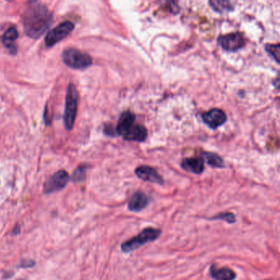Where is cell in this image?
I'll use <instances>...</instances> for the list:
<instances>
[{"instance_id": "cell-9", "label": "cell", "mask_w": 280, "mask_h": 280, "mask_svg": "<svg viewBox=\"0 0 280 280\" xmlns=\"http://www.w3.org/2000/svg\"><path fill=\"white\" fill-rule=\"evenodd\" d=\"M202 120L207 126L216 129L227 121V115L224 111L219 109H212L202 113Z\"/></svg>"}, {"instance_id": "cell-12", "label": "cell", "mask_w": 280, "mask_h": 280, "mask_svg": "<svg viewBox=\"0 0 280 280\" xmlns=\"http://www.w3.org/2000/svg\"><path fill=\"white\" fill-rule=\"evenodd\" d=\"M181 166L186 171L190 172L192 174H201L204 171V159L203 158H196V157L186 158L182 161Z\"/></svg>"}, {"instance_id": "cell-15", "label": "cell", "mask_w": 280, "mask_h": 280, "mask_svg": "<svg viewBox=\"0 0 280 280\" xmlns=\"http://www.w3.org/2000/svg\"><path fill=\"white\" fill-rule=\"evenodd\" d=\"M147 136V129L145 127L142 126V125L136 124L133 130L131 131V133L127 136L125 140L141 142V141H144L146 139Z\"/></svg>"}, {"instance_id": "cell-5", "label": "cell", "mask_w": 280, "mask_h": 280, "mask_svg": "<svg viewBox=\"0 0 280 280\" xmlns=\"http://www.w3.org/2000/svg\"><path fill=\"white\" fill-rule=\"evenodd\" d=\"M74 24L70 21L62 22L61 24L57 26L55 28L49 31L45 39L46 47H52L58 42H61L64 38L73 31Z\"/></svg>"}, {"instance_id": "cell-19", "label": "cell", "mask_w": 280, "mask_h": 280, "mask_svg": "<svg viewBox=\"0 0 280 280\" xmlns=\"http://www.w3.org/2000/svg\"><path fill=\"white\" fill-rule=\"evenodd\" d=\"M279 45H266L265 50L271 55L272 58L275 60L276 63H279Z\"/></svg>"}, {"instance_id": "cell-10", "label": "cell", "mask_w": 280, "mask_h": 280, "mask_svg": "<svg viewBox=\"0 0 280 280\" xmlns=\"http://www.w3.org/2000/svg\"><path fill=\"white\" fill-rule=\"evenodd\" d=\"M135 174L137 178L141 180L149 182V183H157L162 185L165 183L163 178L158 174L154 168L147 166V165H141L135 170Z\"/></svg>"}, {"instance_id": "cell-21", "label": "cell", "mask_w": 280, "mask_h": 280, "mask_svg": "<svg viewBox=\"0 0 280 280\" xmlns=\"http://www.w3.org/2000/svg\"><path fill=\"white\" fill-rule=\"evenodd\" d=\"M265 280H271V279H265Z\"/></svg>"}, {"instance_id": "cell-7", "label": "cell", "mask_w": 280, "mask_h": 280, "mask_svg": "<svg viewBox=\"0 0 280 280\" xmlns=\"http://www.w3.org/2000/svg\"><path fill=\"white\" fill-rule=\"evenodd\" d=\"M69 181V175L64 170H60L53 174L44 186L45 193L50 194L65 187Z\"/></svg>"}, {"instance_id": "cell-4", "label": "cell", "mask_w": 280, "mask_h": 280, "mask_svg": "<svg viewBox=\"0 0 280 280\" xmlns=\"http://www.w3.org/2000/svg\"><path fill=\"white\" fill-rule=\"evenodd\" d=\"M63 63L72 69L83 70L92 64V57L76 49L69 48L64 50L62 55Z\"/></svg>"}, {"instance_id": "cell-14", "label": "cell", "mask_w": 280, "mask_h": 280, "mask_svg": "<svg viewBox=\"0 0 280 280\" xmlns=\"http://www.w3.org/2000/svg\"><path fill=\"white\" fill-rule=\"evenodd\" d=\"M210 273L211 277L215 280H234L236 278L235 272L228 267L217 269L215 265H211Z\"/></svg>"}, {"instance_id": "cell-2", "label": "cell", "mask_w": 280, "mask_h": 280, "mask_svg": "<svg viewBox=\"0 0 280 280\" xmlns=\"http://www.w3.org/2000/svg\"><path fill=\"white\" fill-rule=\"evenodd\" d=\"M161 232H162L161 229L158 228H151V227L144 228L137 236L124 242L121 245V249L124 253L134 252L136 250L139 249L142 246L155 241L161 237Z\"/></svg>"}, {"instance_id": "cell-1", "label": "cell", "mask_w": 280, "mask_h": 280, "mask_svg": "<svg viewBox=\"0 0 280 280\" xmlns=\"http://www.w3.org/2000/svg\"><path fill=\"white\" fill-rule=\"evenodd\" d=\"M53 22V14L46 5L31 2L25 10L23 25L25 32L32 39H39Z\"/></svg>"}, {"instance_id": "cell-3", "label": "cell", "mask_w": 280, "mask_h": 280, "mask_svg": "<svg viewBox=\"0 0 280 280\" xmlns=\"http://www.w3.org/2000/svg\"><path fill=\"white\" fill-rule=\"evenodd\" d=\"M78 104V93L73 84H70L67 87V96H66L65 109L63 114L64 126L67 130H72L77 112Z\"/></svg>"}, {"instance_id": "cell-13", "label": "cell", "mask_w": 280, "mask_h": 280, "mask_svg": "<svg viewBox=\"0 0 280 280\" xmlns=\"http://www.w3.org/2000/svg\"><path fill=\"white\" fill-rule=\"evenodd\" d=\"M18 31L16 27H10L5 31L2 36V42L5 45L9 53L12 55H16L17 46H15L16 39H18Z\"/></svg>"}, {"instance_id": "cell-8", "label": "cell", "mask_w": 280, "mask_h": 280, "mask_svg": "<svg viewBox=\"0 0 280 280\" xmlns=\"http://www.w3.org/2000/svg\"><path fill=\"white\" fill-rule=\"evenodd\" d=\"M135 122H136V116L133 112L126 111L123 113L120 116L119 120L117 122V128H116V132L117 134L125 139L127 136L131 133V131L133 130L136 125Z\"/></svg>"}, {"instance_id": "cell-11", "label": "cell", "mask_w": 280, "mask_h": 280, "mask_svg": "<svg viewBox=\"0 0 280 280\" xmlns=\"http://www.w3.org/2000/svg\"><path fill=\"white\" fill-rule=\"evenodd\" d=\"M149 197L142 191H136L128 203V208L132 212H140L146 209L149 205Z\"/></svg>"}, {"instance_id": "cell-18", "label": "cell", "mask_w": 280, "mask_h": 280, "mask_svg": "<svg viewBox=\"0 0 280 280\" xmlns=\"http://www.w3.org/2000/svg\"><path fill=\"white\" fill-rule=\"evenodd\" d=\"M210 219L211 220H224L228 224H234L236 222L235 215L231 212H221L213 217L210 218Z\"/></svg>"}, {"instance_id": "cell-20", "label": "cell", "mask_w": 280, "mask_h": 280, "mask_svg": "<svg viewBox=\"0 0 280 280\" xmlns=\"http://www.w3.org/2000/svg\"><path fill=\"white\" fill-rule=\"evenodd\" d=\"M86 171H87V168L86 166H79L75 172L74 174H72V180L74 182H81V181L84 180L86 178Z\"/></svg>"}, {"instance_id": "cell-6", "label": "cell", "mask_w": 280, "mask_h": 280, "mask_svg": "<svg viewBox=\"0 0 280 280\" xmlns=\"http://www.w3.org/2000/svg\"><path fill=\"white\" fill-rule=\"evenodd\" d=\"M218 43L226 51L236 52L244 48L247 44V39L243 33H230L220 35L218 39Z\"/></svg>"}, {"instance_id": "cell-17", "label": "cell", "mask_w": 280, "mask_h": 280, "mask_svg": "<svg viewBox=\"0 0 280 280\" xmlns=\"http://www.w3.org/2000/svg\"><path fill=\"white\" fill-rule=\"evenodd\" d=\"M209 4L211 5V8L218 13H223L224 12H229L233 10V7L231 5V3L228 2V1L214 0V1H210Z\"/></svg>"}, {"instance_id": "cell-16", "label": "cell", "mask_w": 280, "mask_h": 280, "mask_svg": "<svg viewBox=\"0 0 280 280\" xmlns=\"http://www.w3.org/2000/svg\"><path fill=\"white\" fill-rule=\"evenodd\" d=\"M203 158L207 161V164L213 168H224V161L219 154L212 152H205Z\"/></svg>"}]
</instances>
